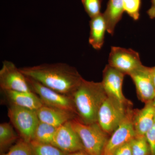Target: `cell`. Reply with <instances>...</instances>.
<instances>
[{
    "instance_id": "cell-1",
    "label": "cell",
    "mask_w": 155,
    "mask_h": 155,
    "mask_svg": "<svg viewBox=\"0 0 155 155\" xmlns=\"http://www.w3.org/2000/svg\"><path fill=\"white\" fill-rule=\"evenodd\" d=\"M26 77L62 94L71 96L83 79L75 67L63 63L19 68Z\"/></svg>"
},
{
    "instance_id": "cell-2",
    "label": "cell",
    "mask_w": 155,
    "mask_h": 155,
    "mask_svg": "<svg viewBox=\"0 0 155 155\" xmlns=\"http://www.w3.org/2000/svg\"><path fill=\"white\" fill-rule=\"evenodd\" d=\"M77 119L85 124L97 122L99 110L107 97L101 82L83 79L71 96Z\"/></svg>"
},
{
    "instance_id": "cell-3",
    "label": "cell",
    "mask_w": 155,
    "mask_h": 155,
    "mask_svg": "<svg viewBox=\"0 0 155 155\" xmlns=\"http://www.w3.org/2000/svg\"><path fill=\"white\" fill-rule=\"evenodd\" d=\"M71 122L80 137L84 150L89 155H103L110 136L98 122L85 124L77 118L72 120Z\"/></svg>"
},
{
    "instance_id": "cell-4",
    "label": "cell",
    "mask_w": 155,
    "mask_h": 155,
    "mask_svg": "<svg viewBox=\"0 0 155 155\" xmlns=\"http://www.w3.org/2000/svg\"><path fill=\"white\" fill-rule=\"evenodd\" d=\"M132 106L107 96L100 108L97 122L110 136L132 109Z\"/></svg>"
},
{
    "instance_id": "cell-5",
    "label": "cell",
    "mask_w": 155,
    "mask_h": 155,
    "mask_svg": "<svg viewBox=\"0 0 155 155\" xmlns=\"http://www.w3.org/2000/svg\"><path fill=\"white\" fill-rule=\"evenodd\" d=\"M8 116L22 139L30 143L40 121L36 111L10 105Z\"/></svg>"
},
{
    "instance_id": "cell-6",
    "label": "cell",
    "mask_w": 155,
    "mask_h": 155,
    "mask_svg": "<svg viewBox=\"0 0 155 155\" xmlns=\"http://www.w3.org/2000/svg\"><path fill=\"white\" fill-rule=\"evenodd\" d=\"M26 78L31 91L38 96L44 105L67 110L76 114L71 96L62 94L42 85L36 81Z\"/></svg>"
},
{
    "instance_id": "cell-7",
    "label": "cell",
    "mask_w": 155,
    "mask_h": 155,
    "mask_svg": "<svg viewBox=\"0 0 155 155\" xmlns=\"http://www.w3.org/2000/svg\"><path fill=\"white\" fill-rule=\"evenodd\" d=\"M108 65L129 75L143 64L139 54L134 50L113 46L109 54Z\"/></svg>"
},
{
    "instance_id": "cell-8",
    "label": "cell",
    "mask_w": 155,
    "mask_h": 155,
    "mask_svg": "<svg viewBox=\"0 0 155 155\" xmlns=\"http://www.w3.org/2000/svg\"><path fill=\"white\" fill-rule=\"evenodd\" d=\"M0 87L2 91L31 92L27 78L11 61H4L0 70Z\"/></svg>"
},
{
    "instance_id": "cell-9",
    "label": "cell",
    "mask_w": 155,
    "mask_h": 155,
    "mask_svg": "<svg viewBox=\"0 0 155 155\" xmlns=\"http://www.w3.org/2000/svg\"><path fill=\"white\" fill-rule=\"evenodd\" d=\"M133 110L130 109L124 120L110 136L103 155H111L117 148L129 142L137 135L132 121Z\"/></svg>"
},
{
    "instance_id": "cell-10",
    "label": "cell",
    "mask_w": 155,
    "mask_h": 155,
    "mask_svg": "<svg viewBox=\"0 0 155 155\" xmlns=\"http://www.w3.org/2000/svg\"><path fill=\"white\" fill-rule=\"evenodd\" d=\"M51 144L67 153L84 150L80 137L72 126L71 121L57 128Z\"/></svg>"
},
{
    "instance_id": "cell-11",
    "label": "cell",
    "mask_w": 155,
    "mask_h": 155,
    "mask_svg": "<svg viewBox=\"0 0 155 155\" xmlns=\"http://www.w3.org/2000/svg\"><path fill=\"white\" fill-rule=\"evenodd\" d=\"M136 89L140 101L145 104L155 99V88L152 78L151 67L143 65L129 75Z\"/></svg>"
},
{
    "instance_id": "cell-12",
    "label": "cell",
    "mask_w": 155,
    "mask_h": 155,
    "mask_svg": "<svg viewBox=\"0 0 155 155\" xmlns=\"http://www.w3.org/2000/svg\"><path fill=\"white\" fill-rule=\"evenodd\" d=\"M125 75L110 65H107L103 71L101 83L108 96L113 97L126 104L133 105L122 91L123 81Z\"/></svg>"
},
{
    "instance_id": "cell-13",
    "label": "cell",
    "mask_w": 155,
    "mask_h": 155,
    "mask_svg": "<svg viewBox=\"0 0 155 155\" xmlns=\"http://www.w3.org/2000/svg\"><path fill=\"white\" fill-rule=\"evenodd\" d=\"M132 121L137 135H145L155 123L154 101L145 104L141 109H133Z\"/></svg>"
},
{
    "instance_id": "cell-14",
    "label": "cell",
    "mask_w": 155,
    "mask_h": 155,
    "mask_svg": "<svg viewBox=\"0 0 155 155\" xmlns=\"http://www.w3.org/2000/svg\"><path fill=\"white\" fill-rule=\"evenodd\" d=\"M36 112L40 122L56 127L77 118L74 112L45 105L42 106Z\"/></svg>"
},
{
    "instance_id": "cell-15",
    "label": "cell",
    "mask_w": 155,
    "mask_h": 155,
    "mask_svg": "<svg viewBox=\"0 0 155 155\" xmlns=\"http://www.w3.org/2000/svg\"><path fill=\"white\" fill-rule=\"evenodd\" d=\"M9 104L37 111L44 105L40 98L33 92L2 91Z\"/></svg>"
},
{
    "instance_id": "cell-16",
    "label": "cell",
    "mask_w": 155,
    "mask_h": 155,
    "mask_svg": "<svg viewBox=\"0 0 155 155\" xmlns=\"http://www.w3.org/2000/svg\"><path fill=\"white\" fill-rule=\"evenodd\" d=\"M89 25L90 31L89 43L94 49L101 50L104 45L107 31V25L103 13L91 18Z\"/></svg>"
},
{
    "instance_id": "cell-17",
    "label": "cell",
    "mask_w": 155,
    "mask_h": 155,
    "mask_svg": "<svg viewBox=\"0 0 155 155\" xmlns=\"http://www.w3.org/2000/svg\"><path fill=\"white\" fill-rule=\"evenodd\" d=\"M125 12L123 0H109L107 8L103 13L107 26V32L114 35L115 28Z\"/></svg>"
},
{
    "instance_id": "cell-18",
    "label": "cell",
    "mask_w": 155,
    "mask_h": 155,
    "mask_svg": "<svg viewBox=\"0 0 155 155\" xmlns=\"http://www.w3.org/2000/svg\"><path fill=\"white\" fill-rule=\"evenodd\" d=\"M58 127L39 121L31 141L40 143L51 144Z\"/></svg>"
},
{
    "instance_id": "cell-19",
    "label": "cell",
    "mask_w": 155,
    "mask_h": 155,
    "mask_svg": "<svg viewBox=\"0 0 155 155\" xmlns=\"http://www.w3.org/2000/svg\"><path fill=\"white\" fill-rule=\"evenodd\" d=\"M18 136L10 123H1L0 125V149L1 152L5 150L12 144Z\"/></svg>"
},
{
    "instance_id": "cell-20",
    "label": "cell",
    "mask_w": 155,
    "mask_h": 155,
    "mask_svg": "<svg viewBox=\"0 0 155 155\" xmlns=\"http://www.w3.org/2000/svg\"><path fill=\"white\" fill-rule=\"evenodd\" d=\"M31 155H67L60 149L51 144L31 141L29 143Z\"/></svg>"
},
{
    "instance_id": "cell-21",
    "label": "cell",
    "mask_w": 155,
    "mask_h": 155,
    "mask_svg": "<svg viewBox=\"0 0 155 155\" xmlns=\"http://www.w3.org/2000/svg\"><path fill=\"white\" fill-rule=\"evenodd\" d=\"M132 155H151L145 135H136L130 141Z\"/></svg>"
},
{
    "instance_id": "cell-22",
    "label": "cell",
    "mask_w": 155,
    "mask_h": 155,
    "mask_svg": "<svg viewBox=\"0 0 155 155\" xmlns=\"http://www.w3.org/2000/svg\"><path fill=\"white\" fill-rule=\"evenodd\" d=\"M125 12L134 21H137L140 16L141 0H123Z\"/></svg>"
},
{
    "instance_id": "cell-23",
    "label": "cell",
    "mask_w": 155,
    "mask_h": 155,
    "mask_svg": "<svg viewBox=\"0 0 155 155\" xmlns=\"http://www.w3.org/2000/svg\"><path fill=\"white\" fill-rule=\"evenodd\" d=\"M84 11L91 19L101 13V0H81Z\"/></svg>"
},
{
    "instance_id": "cell-24",
    "label": "cell",
    "mask_w": 155,
    "mask_h": 155,
    "mask_svg": "<svg viewBox=\"0 0 155 155\" xmlns=\"http://www.w3.org/2000/svg\"><path fill=\"white\" fill-rule=\"evenodd\" d=\"M2 155H31L30 143L21 140L11 147L8 152Z\"/></svg>"
},
{
    "instance_id": "cell-25",
    "label": "cell",
    "mask_w": 155,
    "mask_h": 155,
    "mask_svg": "<svg viewBox=\"0 0 155 155\" xmlns=\"http://www.w3.org/2000/svg\"><path fill=\"white\" fill-rule=\"evenodd\" d=\"M145 136L149 144L151 155H155V123L146 134Z\"/></svg>"
},
{
    "instance_id": "cell-26",
    "label": "cell",
    "mask_w": 155,
    "mask_h": 155,
    "mask_svg": "<svg viewBox=\"0 0 155 155\" xmlns=\"http://www.w3.org/2000/svg\"><path fill=\"white\" fill-rule=\"evenodd\" d=\"M111 155H132L130 142L117 148Z\"/></svg>"
},
{
    "instance_id": "cell-27",
    "label": "cell",
    "mask_w": 155,
    "mask_h": 155,
    "mask_svg": "<svg viewBox=\"0 0 155 155\" xmlns=\"http://www.w3.org/2000/svg\"><path fill=\"white\" fill-rule=\"evenodd\" d=\"M147 14L151 19H155V0H151V5L147 11Z\"/></svg>"
},
{
    "instance_id": "cell-28",
    "label": "cell",
    "mask_w": 155,
    "mask_h": 155,
    "mask_svg": "<svg viewBox=\"0 0 155 155\" xmlns=\"http://www.w3.org/2000/svg\"><path fill=\"white\" fill-rule=\"evenodd\" d=\"M67 155H89L84 150H82L78 151L75 152L70 153H68Z\"/></svg>"
},
{
    "instance_id": "cell-29",
    "label": "cell",
    "mask_w": 155,
    "mask_h": 155,
    "mask_svg": "<svg viewBox=\"0 0 155 155\" xmlns=\"http://www.w3.org/2000/svg\"><path fill=\"white\" fill-rule=\"evenodd\" d=\"M151 73L152 78L155 88V66L151 67Z\"/></svg>"
},
{
    "instance_id": "cell-30",
    "label": "cell",
    "mask_w": 155,
    "mask_h": 155,
    "mask_svg": "<svg viewBox=\"0 0 155 155\" xmlns=\"http://www.w3.org/2000/svg\"><path fill=\"white\" fill-rule=\"evenodd\" d=\"M154 104H155V99L154 100Z\"/></svg>"
}]
</instances>
